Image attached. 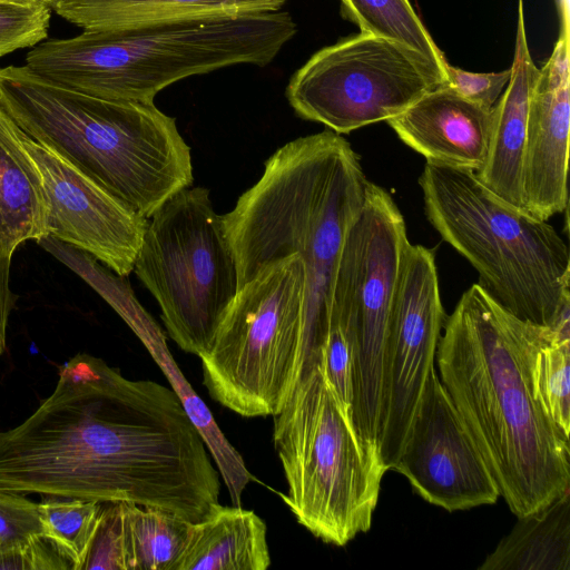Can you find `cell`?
Segmentation results:
<instances>
[{"label": "cell", "instance_id": "cell-27", "mask_svg": "<svg viewBox=\"0 0 570 570\" xmlns=\"http://www.w3.org/2000/svg\"><path fill=\"white\" fill-rule=\"evenodd\" d=\"M50 13V1L0 0V57L42 42Z\"/></svg>", "mask_w": 570, "mask_h": 570}, {"label": "cell", "instance_id": "cell-23", "mask_svg": "<svg viewBox=\"0 0 570 570\" xmlns=\"http://www.w3.org/2000/svg\"><path fill=\"white\" fill-rule=\"evenodd\" d=\"M527 361L535 399L570 436V308L552 327L531 324Z\"/></svg>", "mask_w": 570, "mask_h": 570}, {"label": "cell", "instance_id": "cell-8", "mask_svg": "<svg viewBox=\"0 0 570 570\" xmlns=\"http://www.w3.org/2000/svg\"><path fill=\"white\" fill-rule=\"evenodd\" d=\"M302 259L292 255L239 287L208 350L199 357L213 400L245 416H273L305 366Z\"/></svg>", "mask_w": 570, "mask_h": 570}, {"label": "cell", "instance_id": "cell-24", "mask_svg": "<svg viewBox=\"0 0 570 570\" xmlns=\"http://www.w3.org/2000/svg\"><path fill=\"white\" fill-rule=\"evenodd\" d=\"M124 518L128 570H175L193 522L128 502Z\"/></svg>", "mask_w": 570, "mask_h": 570}, {"label": "cell", "instance_id": "cell-13", "mask_svg": "<svg viewBox=\"0 0 570 570\" xmlns=\"http://www.w3.org/2000/svg\"><path fill=\"white\" fill-rule=\"evenodd\" d=\"M426 502L446 511L493 504L499 488L469 430L432 370L393 468Z\"/></svg>", "mask_w": 570, "mask_h": 570}, {"label": "cell", "instance_id": "cell-30", "mask_svg": "<svg viewBox=\"0 0 570 570\" xmlns=\"http://www.w3.org/2000/svg\"><path fill=\"white\" fill-rule=\"evenodd\" d=\"M444 73L446 86L472 102L492 108L510 81L511 68L501 72L475 73L446 62Z\"/></svg>", "mask_w": 570, "mask_h": 570}, {"label": "cell", "instance_id": "cell-25", "mask_svg": "<svg viewBox=\"0 0 570 570\" xmlns=\"http://www.w3.org/2000/svg\"><path fill=\"white\" fill-rule=\"evenodd\" d=\"M104 502L43 497L38 503L42 537L71 570H82L97 532Z\"/></svg>", "mask_w": 570, "mask_h": 570}, {"label": "cell", "instance_id": "cell-22", "mask_svg": "<svg viewBox=\"0 0 570 570\" xmlns=\"http://www.w3.org/2000/svg\"><path fill=\"white\" fill-rule=\"evenodd\" d=\"M480 570H570V489L522 517Z\"/></svg>", "mask_w": 570, "mask_h": 570}, {"label": "cell", "instance_id": "cell-21", "mask_svg": "<svg viewBox=\"0 0 570 570\" xmlns=\"http://www.w3.org/2000/svg\"><path fill=\"white\" fill-rule=\"evenodd\" d=\"M122 320L142 342L153 360L167 377L187 415L200 433L219 474L225 482L232 503L240 505L242 494L254 480L238 451L230 444L216 423L209 407L191 387L167 346L166 336L150 314L139 304Z\"/></svg>", "mask_w": 570, "mask_h": 570}, {"label": "cell", "instance_id": "cell-12", "mask_svg": "<svg viewBox=\"0 0 570 570\" xmlns=\"http://www.w3.org/2000/svg\"><path fill=\"white\" fill-rule=\"evenodd\" d=\"M433 250L410 244L392 303L385 351L384 403L377 450L387 472L402 451L445 322Z\"/></svg>", "mask_w": 570, "mask_h": 570}, {"label": "cell", "instance_id": "cell-20", "mask_svg": "<svg viewBox=\"0 0 570 570\" xmlns=\"http://www.w3.org/2000/svg\"><path fill=\"white\" fill-rule=\"evenodd\" d=\"M266 534L254 511L218 503L191 523L175 570H265L271 566Z\"/></svg>", "mask_w": 570, "mask_h": 570}, {"label": "cell", "instance_id": "cell-2", "mask_svg": "<svg viewBox=\"0 0 570 570\" xmlns=\"http://www.w3.org/2000/svg\"><path fill=\"white\" fill-rule=\"evenodd\" d=\"M531 324L474 284L445 318L435 355L441 383L517 517L570 489V439L531 384Z\"/></svg>", "mask_w": 570, "mask_h": 570}, {"label": "cell", "instance_id": "cell-7", "mask_svg": "<svg viewBox=\"0 0 570 570\" xmlns=\"http://www.w3.org/2000/svg\"><path fill=\"white\" fill-rule=\"evenodd\" d=\"M273 442L287 482L281 497L301 525L338 547L368 531L386 471L320 361L305 366L293 394L273 415Z\"/></svg>", "mask_w": 570, "mask_h": 570}, {"label": "cell", "instance_id": "cell-3", "mask_svg": "<svg viewBox=\"0 0 570 570\" xmlns=\"http://www.w3.org/2000/svg\"><path fill=\"white\" fill-rule=\"evenodd\" d=\"M368 181L351 144L324 130L279 147L256 184L223 215L239 287L268 264L292 255L302 259L305 364L320 360L338 259Z\"/></svg>", "mask_w": 570, "mask_h": 570}, {"label": "cell", "instance_id": "cell-14", "mask_svg": "<svg viewBox=\"0 0 570 570\" xmlns=\"http://www.w3.org/2000/svg\"><path fill=\"white\" fill-rule=\"evenodd\" d=\"M20 140L42 179L49 206V235L127 277L134 272L148 218L21 129Z\"/></svg>", "mask_w": 570, "mask_h": 570}, {"label": "cell", "instance_id": "cell-26", "mask_svg": "<svg viewBox=\"0 0 570 570\" xmlns=\"http://www.w3.org/2000/svg\"><path fill=\"white\" fill-rule=\"evenodd\" d=\"M342 1L362 33L407 46L439 63L446 62L409 0Z\"/></svg>", "mask_w": 570, "mask_h": 570}, {"label": "cell", "instance_id": "cell-31", "mask_svg": "<svg viewBox=\"0 0 570 570\" xmlns=\"http://www.w3.org/2000/svg\"><path fill=\"white\" fill-rule=\"evenodd\" d=\"M68 570L70 566L42 535L0 550V570Z\"/></svg>", "mask_w": 570, "mask_h": 570}, {"label": "cell", "instance_id": "cell-18", "mask_svg": "<svg viewBox=\"0 0 570 570\" xmlns=\"http://www.w3.org/2000/svg\"><path fill=\"white\" fill-rule=\"evenodd\" d=\"M285 0H51L50 7L83 30L235 17L277 11Z\"/></svg>", "mask_w": 570, "mask_h": 570}, {"label": "cell", "instance_id": "cell-29", "mask_svg": "<svg viewBox=\"0 0 570 570\" xmlns=\"http://www.w3.org/2000/svg\"><path fill=\"white\" fill-rule=\"evenodd\" d=\"M42 535L38 503L23 494L0 491L1 550Z\"/></svg>", "mask_w": 570, "mask_h": 570}, {"label": "cell", "instance_id": "cell-5", "mask_svg": "<svg viewBox=\"0 0 570 570\" xmlns=\"http://www.w3.org/2000/svg\"><path fill=\"white\" fill-rule=\"evenodd\" d=\"M296 32L288 12L83 30L37 45L26 66L77 91L154 102L169 85L240 63L265 66Z\"/></svg>", "mask_w": 570, "mask_h": 570}, {"label": "cell", "instance_id": "cell-11", "mask_svg": "<svg viewBox=\"0 0 570 570\" xmlns=\"http://www.w3.org/2000/svg\"><path fill=\"white\" fill-rule=\"evenodd\" d=\"M445 63L395 41L361 33L312 56L291 78L286 97L299 117L338 135L348 134L387 121L444 86Z\"/></svg>", "mask_w": 570, "mask_h": 570}, {"label": "cell", "instance_id": "cell-19", "mask_svg": "<svg viewBox=\"0 0 570 570\" xmlns=\"http://www.w3.org/2000/svg\"><path fill=\"white\" fill-rule=\"evenodd\" d=\"M49 206L40 173L20 140V128L0 105V256L48 232Z\"/></svg>", "mask_w": 570, "mask_h": 570}, {"label": "cell", "instance_id": "cell-6", "mask_svg": "<svg viewBox=\"0 0 570 570\" xmlns=\"http://www.w3.org/2000/svg\"><path fill=\"white\" fill-rule=\"evenodd\" d=\"M428 220L515 317L552 327L570 307V253L552 225L495 196L471 169L426 161Z\"/></svg>", "mask_w": 570, "mask_h": 570}, {"label": "cell", "instance_id": "cell-28", "mask_svg": "<svg viewBox=\"0 0 570 570\" xmlns=\"http://www.w3.org/2000/svg\"><path fill=\"white\" fill-rule=\"evenodd\" d=\"M128 570L124 502H104L100 522L82 570Z\"/></svg>", "mask_w": 570, "mask_h": 570}, {"label": "cell", "instance_id": "cell-33", "mask_svg": "<svg viewBox=\"0 0 570 570\" xmlns=\"http://www.w3.org/2000/svg\"><path fill=\"white\" fill-rule=\"evenodd\" d=\"M13 1H40V0H13ZM46 1H51V0H46Z\"/></svg>", "mask_w": 570, "mask_h": 570}, {"label": "cell", "instance_id": "cell-9", "mask_svg": "<svg viewBox=\"0 0 570 570\" xmlns=\"http://www.w3.org/2000/svg\"><path fill=\"white\" fill-rule=\"evenodd\" d=\"M134 272L156 298L168 336L200 357L239 289L236 257L207 188L178 191L148 218Z\"/></svg>", "mask_w": 570, "mask_h": 570}, {"label": "cell", "instance_id": "cell-1", "mask_svg": "<svg viewBox=\"0 0 570 570\" xmlns=\"http://www.w3.org/2000/svg\"><path fill=\"white\" fill-rule=\"evenodd\" d=\"M212 459L171 389L79 353L30 416L0 432V491L128 502L197 522L219 503Z\"/></svg>", "mask_w": 570, "mask_h": 570}, {"label": "cell", "instance_id": "cell-4", "mask_svg": "<svg viewBox=\"0 0 570 570\" xmlns=\"http://www.w3.org/2000/svg\"><path fill=\"white\" fill-rule=\"evenodd\" d=\"M0 105L24 134L146 218L193 185L190 147L154 102L87 95L24 65L0 68Z\"/></svg>", "mask_w": 570, "mask_h": 570}, {"label": "cell", "instance_id": "cell-34", "mask_svg": "<svg viewBox=\"0 0 570 570\" xmlns=\"http://www.w3.org/2000/svg\"><path fill=\"white\" fill-rule=\"evenodd\" d=\"M0 550H1V546H0Z\"/></svg>", "mask_w": 570, "mask_h": 570}, {"label": "cell", "instance_id": "cell-16", "mask_svg": "<svg viewBox=\"0 0 570 570\" xmlns=\"http://www.w3.org/2000/svg\"><path fill=\"white\" fill-rule=\"evenodd\" d=\"M426 161L478 171L487 160L493 107L472 102L444 85L387 120Z\"/></svg>", "mask_w": 570, "mask_h": 570}, {"label": "cell", "instance_id": "cell-32", "mask_svg": "<svg viewBox=\"0 0 570 570\" xmlns=\"http://www.w3.org/2000/svg\"><path fill=\"white\" fill-rule=\"evenodd\" d=\"M11 256H0V356L6 350L9 316L18 301L10 287Z\"/></svg>", "mask_w": 570, "mask_h": 570}, {"label": "cell", "instance_id": "cell-15", "mask_svg": "<svg viewBox=\"0 0 570 570\" xmlns=\"http://www.w3.org/2000/svg\"><path fill=\"white\" fill-rule=\"evenodd\" d=\"M569 20L533 87L522 169L524 210L548 220L568 206L570 128Z\"/></svg>", "mask_w": 570, "mask_h": 570}, {"label": "cell", "instance_id": "cell-17", "mask_svg": "<svg viewBox=\"0 0 570 570\" xmlns=\"http://www.w3.org/2000/svg\"><path fill=\"white\" fill-rule=\"evenodd\" d=\"M519 18L511 78L493 106V126L487 160L474 171L480 181L503 202L524 210L522 169L530 97L539 76L528 46L523 1Z\"/></svg>", "mask_w": 570, "mask_h": 570}, {"label": "cell", "instance_id": "cell-10", "mask_svg": "<svg viewBox=\"0 0 570 570\" xmlns=\"http://www.w3.org/2000/svg\"><path fill=\"white\" fill-rule=\"evenodd\" d=\"M409 245L403 215L392 196L368 181L338 259L330 323L342 328L353 352V423L376 450L383 419L389 318Z\"/></svg>", "mask_w": 570, "mask_h": 570}]
</instances>
